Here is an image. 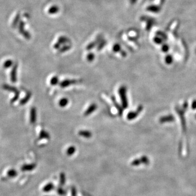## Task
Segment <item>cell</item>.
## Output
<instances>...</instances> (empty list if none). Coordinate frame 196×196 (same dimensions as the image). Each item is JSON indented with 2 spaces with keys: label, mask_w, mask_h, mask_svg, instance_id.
<instances>
[{
  "label": "cell",
  "mask_w": 196,
  "mask_h": 196,
  "mask_svg": "<svg viewBox=\"0 0 196 196\" xmlns=\"http://www.w3.org/2000/svg\"><path fill=\"white\" fill-rule=\"evenodd\" d=\"M31 97H32V93L31 92H28L26 94V95L25 97L23 98V99H22V100L20 101L19 104L20 105H25L27 103L28 101L30 100Z\"/></svg>",
  "instance_id": "10"
},
{
  "label": "cell",
  "mask_w": 196,
  "mask_h": 196,
  "mask_svg": "<svg viewBox=\"0 0 196 196\" xmlns=\"http://www.w3.org/2000/svg\"><path fill=\"white\" fill-rule=\"evenodd\" d=\"M19 96H20V92H18L17 93L15 94L14 97L11 99L10 102H11V103H14V102L17 101V100L19 99Z\"/></svg>",
  "instance_id": "17"
},
{
  "label": "cell",
  "mask_w": 196,
  "mask_h": 196,
  "mask_svg": "<svg viewBox=\"0 0 196 196\" xmlns=\"http://www.w3.org/2000/svg\"><path fill=\"white\" fill-rule=\"evenodd\" d=\"M143 107L142 105H139L137 108L136 110L135 111H131L129 112L127 115V119L129 120H132L136 118L137 116L140 115L142 111H143Z\"/></svg>",
  "instance_id": "2"
},
{
  "label": "cell",
  "mask_w": 196,
  "mask_h": 196,
  "mask_svg": "<svg viewBox=\"0 0 196 196\" xmlns=\"http://www.w3.org/2000/svg\"><path fill=\"white\" fill-rule=\"evenodd\" d=\"M59 83V79L57 76H54L52 77L50 80V84L51 85H55Z\"/></svg>",
  "instance_id": "16"
},
{
  "label": "cell",
  "mask_w": 196,
  "mask_h": 196,
  "mask_svg": "<svg viewBox=\"0 0 196 196\" xmlns=\"http://www.w3.org/2000/svg\"><path fill=\"white\" fill-rule=\"evenodd\" d=\"M19 14H17V15L16 16V17H15L14 20H13V24H12V26L14 27H15L17 25V23H18V22H19Z\"/></svg>",
  "instance_id": "19"
},
{
  "label": "cell",
  "mask_w": 196,
  "mask_h": 196,
  "mask_svg": "<svg viewBox=\"0 0 196 196\" xmlns=\"http://www.w3.org/2000/svg\"><path fill=\"white\" fill-rule=\"evenodd\" d=\"M75 151H76V148L74 146H70L69 147L68 149H67V153L69 156H70L75 153Z\"/></svg>",
  "instance_id": "15"
},
{
  "label": "cell",
  "mask_w": 196,
  "mask_h": 196,
  "mask_svg": "<svg viewBox=\"0 0 196 196\" xmlns=\"http://www.w3.org/2000/svg\"><path fill=\"white\" fill-rule=\"evenodd\" d=\"M77 83L76 80H69L66 79L60 83V85L62 88H66L69 85H72L74 84H76Z\"/></svg>",
  "instance_id": "6"
},
{
  "label": "cell",
  "mask_w": 196,
  "mask_h": 196,
  "mask_svg": "<svg viewBox=\"0 0 196 196\" xmlns=\"http://www.w3.org/2000/svg\"><path fill=\"white\" fill-rule=\"evenodd\" d=\"M195 117H196V115H195Z\"/></svg>",
  "instance_id": "24"
},
{
  "label": "cell",
  "mask_w": 196,
  "mask_h": 196,
  "mask_svg": "<svg viewBox=\"0 0 196 196\" xmlns=\"http://www.w3.org/2000/svg\"><path fill=\"white\" fill-rule=\"evenodd\" d=\"M97 105L95 104H92L88 108L85 110V113H84V115L85 116H88L90 115L93 112H94L97 109Z\"/></svg>",
  "instance_id": "7"
},
{
  "label": "cell",
  "mask_w": 196,
  "mask_h": 196,
  "mask_svg": "<svg viewBox=\"0 0 196 196\" xmlns=\"http://www.w3.org/2000/svg\"><path fill=\"white\" fill-rule=\"evenodd\" d=\"M191 108L192 110H196V100H194L192 102L191 104Z\"/></svg>",
  "instance_id": "20"
},
{
  "label": "cell",
  "mask_w": 196,
  "mask_h": 196,
  "mask_svg": "<svg viewBox=\"0 0 196 196\" xmlns=\"http://www.w3.org/2000/svg\"><path fill=\"white\" fill-rule=\"evenodd\" d=\"M175 118L172 115H164L159 119V122L160 123L163 124L166 123H171L174 121Z\"/></svg>",
  "instance_id": "4"
},
{
  "label": "cell",
  "mask_w": 196,
  "mask_h": 196,
  "mask_svg": "<svg viewBox=\"0 0 196 196\" xmlns=\"http://www.w3.org/2000/svg\"><path fill=\"white\" fill-rule=\"evenodd\" d=\"M120 98L122 102V106L123 109L128 108V101L127 98V88L125 85L121 86L118 90Z\"/></svg>",
  "instance_id": "1"
},
{
  "label": "cell",
  "mask_w": 196,
  "mask_h": 196,
  "mask_svg": "<svg viewBox=\"0 0 196 196\" xmlns=\"http://www.w3.org/2000/svg\"><path fill=\"white\" fill-rule=\"evenodd\" d=\"M13 64V62L12 60H6L3 64V67L4 69H8L10 68Z\"/></svg>",
  "instance_id": "14"
},
{
  "label": "cell",
  "mask_w": 196,
  "mask_h": 196,
  "mask_svg": "<svg viewBox=\"0 0 196 196\" xmlns=\"http://www.w3.org/2000/svg\"><path fill=\"white\" fill-rule=\"evenodd\" d=\"M94 56L93 54H90L88 56V57H87V59L88 60L90 61V62H91L92 61L93 59H94Z\"/></svg>",
  "instance_id": "21"
},
{
  "label": "cell",
  "mask_w": 196,
  "mask_h": 196,
  "mask_svg": "<svg viewBox=\"0 0 196 196\" xmlns=\"http://www.w3.org/2000/svg\"><path fill=\"white\" fill-rule=\"evenodd\" d=\"M112 101L113 102V104H114V105H115V107L117 108V110L118 111L119 115H120V116H121V115H123V108L122 107H121L119 105V104H118L117 102V101H116V100H115V98L114 97H112Z\"/></svg>",
  "instance_id": "11"
},
{
  "label": "cell",
  "mask_w": 196,
  "mask_h": 196,
  "mask_svg": "<svg viewBox=\"0 0 196 196\" xmlns=\"http://www.w3.org/2000/svg\"><path fill=\"white\" fill-rule=\"evenodd\" d=\"M79 136L83 137L85 138H90L92 136V132L88 130H80L78 132Z\"/></svg>",
  "instance_id": "9"
},
{
  "label": "cell",
  "mask_w": 196,
  "mask_h": 196,
  "mask_svg": "<svg viewBox=\"0 0 196 196\" xmlns=\"http://www.w3.org/2000/svg\"><path fill=\"white\" fill-rule=\"evenodd\" d=\"M17 68H18L17 63L14 64L12 71L10 72V80L13 83H15L17 81Z\"/></svg>",
  "instance_id": "3"
},
{
  "label": "cell",
  "mask_w": 196,
  "mask_h": 196,
  "mask_svg": "<svg viewBox=\"0 0 196 196\" xmlns=\"http://www.w3.org/2000/svg\"><path fill=\"white\" fill-rule=\"evenodd\" d=\"M69 103L68 99L63 98L61 99L59 101V106L61 107H64L68 105Z\"/></svg>",
  "instance_id": "13"
},
{
  "label": "cell",
  "mask_w": 196,
  "mask_h": 196,
  "mask_svg": "<svg viewBox=\"0 0 196 196\" xmlns=\"http://www.w3.org/2000/svg\"><path fill=\"white\" fill-rule=\"evenodd\" d=\"M165 62L167 64H171L173 62V58L170 55L167 56L165 58Z\"/></svg>",
  "instance_id": "18"
},
{
  "label": "cell",
  "mask_w": 196,
  "mask_h": 196,
  "mask_svg": "<svg viewBox=\"0 0 196 196\" xmlns=\"http://www.w3.org/2000/svg\"><path fill=\"white\" fill-rule=\"evenodd\" d=\"M188 102H186V101H185V102H184L183 103V110H184V111H185L187 108H188Z\"/></svg>",
  "instance_id": "22"
},
{
  "label": "cell",
  "mask_w": 196,
  "mask_h": 196,
  "mask_svg": "<svg viewBox=\"0 0 196 196\" xmlns=\"http://www.w3.org/2000/svg\"><path fill=\"white\" fill-rule=\"evenodd\" d=\"M168 49V47H167V46H164V47H163V49H162L163 51H165V52L167 51Z\"/></svg>",
  "instance_id": "23"
},
{
  "label": "cell",
  "mask_w": 196,
  "mask_h": 196,
  "mask_svg": "<svg viewBox=\"0 0 196 196\" xmlns=\"http://www.w3.org/2000/svg\"><path fill=\"white\" fill-rule=\"evenodd\" d=\"M2 88H3V90H7L9 92H13V93H14L15 94L17 93L18 92H19L15 87L7 85V84H4L2 85Z\"/></svg>",
  "instance_id": "8"
},
{
  "label": "cell",
  "mask_w": 196,
  "mask_h": 196,
  "mask_svg": "<svg viewBox=\"0 0 196 196\" xmlns=\"http://www.w3.org/2000/svg\"><path fill=\"white\" fill-rule=\"evenodd\" d=\"M37 109L35 107H32L30 110V123L32 124L35 123L37 121Z\"/></svg>",
  "instance_id": "5"
},
{
  "label": "cell",
  "mask_w": 196,
  "mask_h": 196,
  "mask_svg": "<svg viewBox=\"0 0 196 196\" xmlns=\"http://www.w3.org/2000/svg\"><path fill=\"white\" fill-rule=\"evenodd\" d=\"M49 138H50L49 133L47 131H45V130H42L41 132H40L39 136V140L49 139Z\"/></svg>",
  "instance_id": "12"
}]
</instances>
